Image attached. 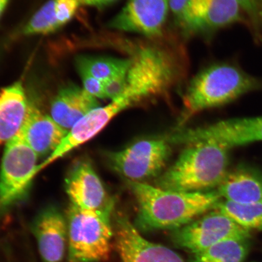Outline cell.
Returning a JSON list of instances; mask_svg holds the SVG:
<instances>
[{"label": "cell", "instance_id": "obj_1", "mask_svg": "<svg viewBox=\"0 0 262 262\" xmlns=\"http://www.w3.org/2000/svg\"><path fill=\"white\" fill-rule=\"evenodd\" d=\"M126 182L139 206L137 227L143 231L182 227L214 209L222 198L217 191L179 192Z\"/></svg>", "mask_w": 262, "mask_h": 262}, {"label": "cell", "instance_id": "obj_2", "mask_svg": "<svg viewBox=\"0 0 262 262\" xmlns=\"http://www.w3.org/2000/svg\"><path fill=\"white\" fill-rule=\"evenodd\" d=\"M228 150L208 141L185 145L175 163L157 179V187L179 192L218 188L228 173Z\"/></svg>", "mask_w": 262, "mask_h": 262}, {"label": "cell", "instance_id": "obj_3", "mask_svg": "<svg viewBox=\"0 0 262 262\" xmlns=\"http://www.w3.org/2000/svg\"><path fill=\"white\" fill-rule=\"evenodd\" d=\"M259 86L256 78L234 65L219 64L205 69L192 78L186 89L179 124L202 111L224 105Z\"/></svg>", "mask_w": 262, "mask_h": 262}, {"label": "cell", "instance_id": "obj_4", "mask_svg": "<svg viewBox=\"0 0 262 262\" xmlns=\"http://www.w3.org/2000/svg\"><path fill=\"white\" fill-rule=\"evenodd\" d=\"M129 58L125 90L119 97L129 101L132 106L165 93L178 78L179 63L175 55L167 49L141 46L131 52Z\"/></svg>", "mask_w": 262, "mask_h": 262}, {"label": "cell", "instance_id": "obj_5", "mask_svg": "<svg viewBox=\"0 0 262 262\" xmlns=\"http://www.w3.org/2000/svg\"><path fill=\"white\" fill-rule=\"evenodd\" d=\"M111 212L70 205L67 217L70 262H101L110 257L113 238Z\"/></svg>", "mask_w": 262, "mask_h": 262}, {"label": "cell", "instance_id": "obj_6", "mask_svg": "<svg viewBox=\"0 0 262 262\" xmlns=\"http://www.w3.org/2000/svg\"><path fill=\"white\" fill-rule=\"evenodd\" d=\"M171 154V143L165 138L139 140L106 156L115 171L127 180L142 182L161 175Z\"/></svg>", "mask_w": 262, "mask_h": 262}, {"label": "cell", "instance_id": "obj_7", "mask_svg": "<svg viewBox=\"0 0 262 262\" xmlns=\"http://www.w3.org/2000/svg\"><path fill=\"white\" fill-rule=\"evenodd\" d=\"M38 157L19 133L6 144L0 167V209L25 195L37 175Z\"/></svg>", "mask_w": 262, "mask_h": 262}, {"label": "cell", "instance_id": "obj_8", "mask_svg": "<svg viewBox=\"0 0 262 262\" xmlns=\"http://www.w3.org/2000/svg\"><path fill=\"white\" fill-rule=\"evenodd\" d=\"M250 237V230L216 209L177 229L172 237L176 245L194 254L228 239Z\"/></svg>", "mask_w": 262, "mask_h": 262}, {"label": "cell", "instance_id": "obj_9", "mask_svg": "<svg viewBox=\"0 0 262 262\" xmlns=\"http://www.w3.org/2000/svg\"><path fill=\"white\" fill-rule=\"evenodd\" d=\"M176 145L208 141L227 149L255 142H262V116L235 118L221 121L208 126L180 129L173 134Z\"/></svg>", "mask_w": 262, "mask_h": 262}, {"label": "cell", "instance_id": "obj_10", "mask_svg": "<svg viewBox=\"0 0 262 262\" xmlns=\"http://www.w3.org/2000/svg\"><path fill=\"white\" fill-rule=\"evenodd\" d=\"M169 9V0H128L111 19L108 27L147 37L162 34Z\"/></svg>", "mask_w": 262, "mask_h": 262}, {"label": "cell", "instance_id": "obj_11", "mask_svg": "<svg viewBox=\"0 0 262 262\" xmlns=\"http://www.w3.org/2000/svg\"><path fill=\"white\" fill-rule=\"evenodd\" d=\"M130 107L128 102L119 97L107 105L97 107L85 115L68 130L61 143L51 155L39 164L38 172L77 147L93 139L118 114Z\"/></svg>", "mask_w": 262, "mask_h": 262}, {"label": "cell", "instance_id": "obj_12", "mask_svg": "<svg viewBox=\"0 0 262 262\" xmlns=\"http://www.w3.org/2000/svg\"><path fill=\"white\" fill-rule=\"evenodd\" d=\"M65 189L71 205L86 210L112 213L113 200L107 195L90 162L80 161L73 166L66 179Z\"/></svg>", "mask_w": 262, "mask_h": 262}, {"label": "cell", "instance_id": "obj_13", "mask_svg": "<svg viewBox=\"0 0 262 262\" xmlns=\"http://www.w3.org/2000/svg\"><path fill=\"white\" fill-rule=\"evenodd\" d=\"M116 245L122 262H184L176 252L147 241L126 217L117 219Z\"/></svg>", "mask_w": 262, "mask_h": 262}, {"label": "cell", "instance_id": "obj_14", "mask_svg": "<svg viewBox=\"0 0 262 262\" xmlns=\"http://www.w3.org/2000/svg\"><path fill=\"white\" fill-rule=\"evenodd\" d=\"M67 218L58 209L50 206L42 210L32 224L42 262H61L68 246Z\"/></svg>", "mask_w": 262, "mask_h": 262}, {"label": "cell", "instance_id": "obj_15", "mask_svg": "<svg viewBox=\"0 0 262 262\" xmlns=\"http://www.w3.org/2000/svg\"><path fill=\"white\" fill-rule=\"evenodd\" d=\"M68 132L51 116L30 104L19 133L37 155L42 157L50 156L60 145Z\"/></svg>", "mask_w": 262, "mask_h": 262}, {"label": "cell", "instance_id": "obj_16", "mask_svg": "<svg viewBox=\"0 0 262 262\" xmlns=\"http://www.w3.org/2000/svg\"><path fill=\"white\" fill-rule=\"evenodd\" d=\"M235 0H192L189 33L214 31L241 20Z\"/></svg>", "mask_w": 262, "mask_h": 262}, {"label": "cell", "instance_id": "obj_17", "mask_svg": "<svg viewBox=\"0 0 262 262\" xmlns=\"http://www.w3.org/2000/svg\"><path fill=\"white\" fill-rule=\"evenodd\" d=\"M29 106L21 81L0 90V146L21 130Z\"/></svg>", "mask_w": 262, "mask_h": 262}, {"label": "cell", "instance_id": "obj_18", "mask_svg": "<svg viewBox=\"0 0 262 262\" xmlns=\"http://www.w3.org/2000/svg\"><path fill=\"white\" fill-rule=\"evenodd\" d=\"M98 106L97 98L84 89L70 85L59 91L54 98L51 106V117L68 131L85 115Z\"/></svg>", "mask_w": 262, "mask_h": 262}, {"label": "cell", "instance_id": "obj_19", "mask_svg": "<svg viewBox=\"0 0 262 262\" xmlns=\"http://www.w3.org/2000/svg\"><path fill=\"white\" fill-rule=\"evenodd\" d=\"M217 191L227 201L262 204V175L253 169L238 168L227 173Z\"/></svg>", "mask_w": 262, "mask_h": 262}, {"label": "cell", "instance_id": "obj_20", "mask_svg": "<svg viewBox=\"0 0 262 262\" xmlns=\"http://www.w3.org/2000/svg\"><path fill=\"white\" fill-rule=\"evenodd\" d=\"M249 238H231L219 242L194 254L191 262H244L249 250Z\"/></svg>", "mask_w": 262, "mask_h": 262}, {"label": "cell", "instance_id": "obj_21", "mask_svg": "<svg viewBox=\"0 0 262 262\" xmlns=\"http://www.w3.org/2000/svg\"><path fill=\"white\" fill-rule=\"evenodd\" d=\"M129 64V58L79 56L76 59L77 68L86 71L92 76L104 82L125 72Z\"/></svg>", "mask_w": 262, "mask_h": 262}, {"label": "cell", "instance_id": "obj_22", "mask_svg": "<svg viewBox=\"0 0 262 262\" xmlns=\"http://www.w3.org/2000/svg\"><path fill=\"white\" fill-rule=\"evenodd\" d=\"M214 209L248 230H262V204H242L225 200L219 202Z\"/></svg>", "mask_w": 262, "mask_h": 262}, {"label": "cell", "instance_id": "obj_23", "mask_svg": "<svg viewBox=\"0 0 262 262\" xmlns=\"http://www.w3.org/2000/svg\"><path fill=\"white\" fill-rule=\"evenodd\" d=\"M60 28L55 14V1L49 0L32 16L24 33L26 35L47 34Z\"/></svg>", "mask_w": 262, "mask_h": 262}, {"label": "cell", "instance_id": "obj_24", "mask_svg": "<svg viewBox=\"0 0 262 262\" xmlns=\"http://www.w3.org/2000/svg\"><path fill=\"white\" fill-rule=\"evenodd\" d=\"M192 0H169V8L177 25L189 33Z\"/></svg>", "mask_w": 262, "mask_h": 262}, {"label": "cell", "instance_id": "obj_25", "mask_svg": "<svg viewBox=\"0 0 262 262\" xmlns=\"http://www.w3.org/2000/svg\"><path fill=\"white\" fill-rule=\"evenodd\" d=\"M55 11L59 24L61 26L73 18L79 6V0H54Z\"/></svg>", "mask_w": 262, "mask_h": 262}, {"label": "cell", "instance_id": "obj_26", "mask_svg": "<svg viewBox=\"0 0 262 262\" xmlns=\"http://www.w3.org/2000/svg\"><path fill=\"white\" fill-rule=\"evenodd\" d=\"M77 69L83 81L84 90L97 98H106L104 93V81L97 79L82 69Z\"/></svg>", "mask_w": 262, "mask_h": 262}, {"label": "cell", "instance_id": "obj_27", "mask_svg": "<svg viewBox=\"0 0 262 262\" xmlns=\"http://www.w3.org/2000/svg\"><path fill=\"white\" fill-rule=\"evenodd\" d=\"M126 71L104 82V93L106 98L113 101L123 93L126 87Z\"/></svg>", "mask_w": 262, "mask_h": 262}, {"label": "cell", "instance_id": "obj_28", "mask_svg": "<svg viewBox=\"0 0 262 262\" xmlns=\"http://www.w3.org/2000/svg\"><path fill=\"white\" fill-rule=\"evenodd\" d=\"M242 10L247 13L250 17L256 18L258 14L257 0H235Z\"/></svg>", "mask_w": 262, "mask_h": 262}, {"label": "cell", "instance_id": "obj_29", "mask_svg": "<svg viewBox=\"0 0 262 262\" xmlns=\"http://www.w3.org/2000/svg\"><path fill=\"white\" fill-rule=\"evenodd\" d=\"M117 1V0H79V3L80 5L101 8L112 5Z\"/></svg>", "mask_w": 262, "mask_h": 262}, {"label": "cell", "instance_id": "obj_30", "mask_svg": "<svg viewBox=\"0 0 262 262\" xmlns=\"http://www.w3.org/2000/svg\"><path fill=\"white\" fill-rule=\"evenodd\" d=\"M9 0H0V16L4 11L6 5H7Z\"/></svg>", "mask_w": 262, "mask_h": 262}]
</instances>
